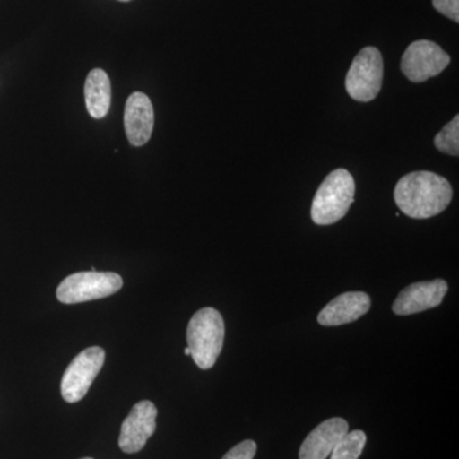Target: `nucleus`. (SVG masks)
Masks as SVG:
<instances>
[{
	"label": "nucleus",
	"mask_w": 459,
	"mask_h": 459,
	"mask_svg": "<svg viewBox=\"0 0 459 459\" xmlns=\"http://www.w3.org/2000/svg\"><path fill=\"white\" fill-rule=\"evenodd\" d=\"M448 292V283L444 280L416 282L402 290L394 303V313L397 316H411L427 312L439 307Z\"/></svg>",
	"instance_id": "obj_9"
},
{
	"label": "nucleus",
	"mask_w": 459,
	"mask_h": 459,
	"mask_svg": "<svg viewBox=\"0 0 459 459\" xmlns=\"http://www.w3.org/2000/svg\"><path fill=\"white\" fill-rule=\"evenodd\" d=\"M385 63L382 53L374 47L364 48L353 59L346 77L350 98L359 102H369L382 90Z\"/></svg>",
	"instance_id": "obj_5"
},
{
	"label": "nucleus",
	"mask_w": 459,
	"mask_h": 459,
	"mask_svg": "<svg viewBox=\"0 0 459 459\" xmlns=\"http://www.w3.org/2000/svg\"><path fill=\"white\" fill-rule=\"evenodd\" d=\"M105 351L99 346L89 347L78 353L66 368L62 379V395L68 403L84 398L93 380L104 367Z\"/></svg>",
	"instance_id": "obj_7"
},
{
	"label": "nucleus",
	"mask_w": 459,
	"mask_h": 459,
	"mask_svg": "<svg viewBox=\"0 0 459 459\" xmlns=\"http://www.w3.org/2000/svg\"><path fill=\"white\" fill-rule=\"evenodd\" d=\"M82 459H92V458H82Z\"/></svg>",
	"instance_id": "obj_20"
},
{
	"label": "nucleus",
	"mask_w": 459,
	"mask_h": 459,
	"mask_svg": "<svg viewBox=\"0 0 459 459\" xmlns=\"http://www.w3.org/2000/svg\"><path fill=\"white\" fill-rule=\"evenodd\" d=\"M157 409L151 401H141L124 420L119 446L124 453H138L156 431Z\"/></svg>",
	"instance_id": "obj_8"
},
{
	"label": "nucleus",
	"mask_w": 459,
	"mask_h": 459,
	"mask_svg": "<svg viewBox=\"0 0 459 459\" xmlns=\"http://www.w3.org/2000/svg\"><path fill=\"white\" fill-rule=\"evenodd\" d=\"M453 198L451 183L431 171L404 175L394 188V201L411 219L425 220L442 213Z\"/></svg>",
	"instance_id": "obj_1"
},
{
	"label": "nucleus",
	"mask_w": 459,
	"mask_h": 459,
	"mask_svg": "<svg viewBox=\"0 0 459 459\" xmlns=\"http://www.w3.org/2000/svg\"><path fill=\"white\" fill-rule=\"evenodd\" d=\"M435 147L440 152L458 157L459 155V117L455 115L452 122L446 124V126L437 133L434 140Z\"/></svg>",
	"instance_id": "obj_15"
},
{
	"label": "nucleus",
	"mask_w": 459,
	"mask_h": 459,
	"mask_svg": "<svg viewBox=\"0 0 459 459\" xmlns=\"http://www.w3.org/2000/svg\"><path fill=\"white\" fill-rule=\"evenodd\" d=\"M367 444V435L361 430L349 431L331 453V459H359Z\"/></svg>",
	"instance_id": "obj_14"
},
{
	"label": "nucleus",
	"mask_w": 459,
	"mask_h": 459,
	"mask_svg": "<svg viewBox=\"0 0 459 459\" xmlns=\"http://www.w3.org/2000/svg\"><path fill=\"white\" fill-rule=\"evenodd\" d=\"M433 5L443 16L459 22V0H433Z\"/></svg>",
	"instance_id": "obj_17"
},
{
	"label": "nucleus",
	"mask_w": 459,
	"mask_h": 459,
	"mask_svg": "<svg viewBox=\"0 0 459 459\" xmlns=\"http://www.w3.org/2000/svg\"><path fill=\"white\" fill-rule=\"evenodd\" d=\"M256 449H258V446H256L255 442L244 440V442L235 446L234 448L230 449L222 459H253L255 457Z\"/></svg>",
	"instance_id": "obj_16"
},
{
	"label": "nucleus",
	"mask_w": 459,
	"mask_h": 459,
	"mask_svg": "<svg viewBox=\"0 0 459 459\" xmlns=\"http://www.w3.org/2000/svg\"><path fill=\"white\" fill-rule=\"evenodd\" d=\"M370 307V296L365 292H344L319 313L318 323L325 327L349 325L369 312Z\"/></svg>",
	"instance_id": "obj_11"
},
{
	"label": "nucleus",
	"mask_w": 459,
	"mask_h": 459,
	"mask_svg": "<svg viewBox=\"0 0 459 459\" xmlns=\"http://www.w3.org/2000/svg\"><path fill=\"white\" fill-rule=\"evenodd\" d=\"M153 124L155 114L150 98L142 92L132 93L124 111V126L132 146H143L150 141Z\"/></svg>",
	"instance_id": "obj_10"
},
{
	"label": "nucleus",
	"mask_w": 459,
	"mask_h": 459,
	"mask_svg": "<svg viewBox=\"0 0 459 459\" xmlns=\"http://www.w3.org/2000/svg\"><path fill=\"white\" fill-rule=\"evenodd\" d=\"M349 433L346 420L333 418L318 425L301 444L299 458L327 459L337 443Z\"/></svg>",
	"instance_id": "obj_12"
},
{
	"label": "nucleus",
	"mask_w": 459,
	"mask_h": 459,
	"mask_svg": "<svg viewBox=\"0 0 459 459\" xmlns=\"http://www.w3.org/2000/svg\"><path fill=\"white\" fill-rule=\"evenodd\" d=\"M184 353H186V356H190V350L189 347H186V350H184Z\"/></svg>",
	"instance_id": "obj_18"
},
{
	"label": "nucleus",
	"mask_w": 459,
	"mask_h": 459,
	"mask_svg": "<svg viewBox=\"0 0 459 459\" xmlns=\"http://www.w3.org/2000/svg\"><path fill=\"white\" fill-rule=\"evenodd\" d=\"M120 2H131V0H120Z\"/></svg>",
	"instance_id": "obj_19"
},
{
	"label": "nucleus",
	"mask_w": 459,
	"mask_h": 459,
	"mask_svg": "<svg viewBox=\"0 0 459 459\" xmlns=\"http://www.w3.org/2000/svg\"><path fill=\"white\" fill-rule=\"evenodd\" d=\"M355 195V180L346 169H337L320 184L312 204V220L320 226L333 225L349 212Z\"/></svg>",
	"instance_id": "obj_3"
},
{
	"label": "nucleus",
	"mask_w": 459,
	"mask_h": 459,
	"mask_svg": "<svg viewBox=\"0 0 459 459\" xmlns=\"http://www.w3.org/2000/svg\"><path fill=\"white\" fill-rule=\"evenodd\" d=\"M87 110L95 119L107 117L111 104V83L107 72L93 69L84 84Z\"/></svg>",
	"instance_id": "obj_13"
},
{
	"label": "nucleus",
	"mask_w": 459,
	"mask_h": 459,
	"mask_svg": "<svg viewBox=\"0 0 459 459\" xmlns=\"http://www.w3.org/2000/svg\"><path fill=\"white\" fill-rule=\"evenodd\" d=\"M122 287V277L114 272H78L60 283L56 298L63 304L86 303L114 295Z\"/></svg>",
	"instance_id": "obj_4"
},
{
	"label": "nucleus",
	"mask_w": 459,
	"mask_h": 459,
	"mask_svg": "<svg viewBox=\"0 0 459 459\" xmlns=\"http://www.w3.org/2000/svg\"><path fill=\"white\" fill-rule=\"evenodd\" d=\"M190 356L202 370L213 368L222 351L225 323L213 307H204L190 319L186 329Z\"/></svg>",
	"instance_id": "obj_2"
},
{
	"label": "nucleus",
	"mask_w": 459,
	"mask_h": 459,
	"mask_svg": "<svg viewBox=\"0 0 459 459\" xmlns=\"http://www.w3.org/2000/svg\"><path fill=\"white\" fill-rule=\"evenodd\" d=\"M451 65V56L433 41L412 42L401 60V71L413 83H422L437 77Z\"/></svg>",
	"instance_id": "obj_6"
}]
</instances>
